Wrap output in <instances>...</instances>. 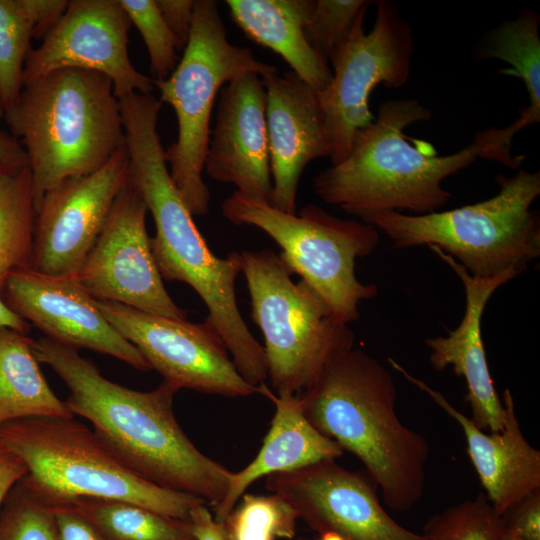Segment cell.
Segmentation results:
<instances>
[{
  "mask_svg": "<svg viewBox=\"0 0 540 540\" xmlns=\"http://www.w3.org/2000/svg\"><path fill=\"white\" fill-rule=\"evenodd\" d=\"M32 350L69 388L65 402L72 414L91 422L129 470L213 507L224 498L233 472L202 453L184 433L173 410L175 386L162 381L151 391L124 387L105 378L77 349L47 337L33 340Z\"/></svg>",
  "mask_w": 540,
  "mask_h": 540,
  "instance_id": "obj_1",
  "label": "cell"
},
{
  "mask_svg": "<svg viewBox=\"0 0 540 540\" xmlns=\"http://www.w3.org/2000/svg\"><path fill=\"white\" fill-rule=\"evenodd\" d=\"M297 397L309 422L362 462L387 507L405 512L419 502L430 447L398 417L396 385L381 362L352 348Z\"/></svg>",
  "mask_w": 540,
  "mask_h": 540,
  "instance_id": "obj_2",
  "label": "cell"
},
{
  "mask_svg": "<svg viewBox=\"0 0 540 540\" xmlns=\"http://www.w3.org/2000/svg\"><path fill=\"white\" fill-rule=\"evenodd\" d=\"M431 117L418 100L384 101L374 121L356 133L346 158L313 178L315 194L359 219L382 211L436 212L453 197L444 179L475 162L480 150L473 141L439 156L431 143L404 134Z\"/></svg>",
  "mask_w": 540,
  "mask_h": 540,
  "instance_id": "obj_3",
  "label": "cell"
},
{
  "mask_svg": "<svg viewBox=\"0 0 540 540\" xmlns=\"http://www.w3.org/2000/svg\"><path fill=\"white\" fill-rule=\"evenodd\" d=\"M3 118L27 154L35 210L48 190L99 170L126 146L113 82L93 70L63 68L24 84Z\"/></svg>",
  "mask_w": 540,
  "mask_h": 540,
  "instance_id": "obj_4",
  "label": "cell"
},
{
  "mask_svg": "<svg viewBox=\"0 0 540 540\" xmlns=\"http://www.w3.org/2000/svg\"><path fill=\"white\" fill-rule=\"evenodd\" d=\"M0 447L24 462L27 474L22 481L47 504L78 497L122 500L189 521L192 508L206 503L139 477L74 417H29L3 423Z\"/></svg>",
  "mask_w": 540,
  "mask_h": 540,
  "instance_id": "obj_5",
  "label": "cell"
},
{
  "mask_svg": "<svg viewBox=\"0 0 540 540\" xmlns=\"http://www.w3.org/2000/svg\"><path fill=\"white\" fill-rule=\"evenodd\" d=\"M493 197L424 215L382 211L360 221L386 234L397 248L436 246L476 277L514 270L519 274L540 255V221L531 209L540 194V173L519 169L498 176Z\"/></svg>",
  "mask_w": 540,
  "mask_h": 540,
  "instance_id": "obj_6",
  "label": "cell"
},
{
  "mask_svg": "<svg viewBox=\"0 0 540 540\" xmlns=\"http://www.w3.org/2000/svg\"><path fill=\"white\" fill-rule=\"evenodd\" d=\"M249 72L263 77L277 68L259 61L251 49L229 42L216 1H195L191 32L178 65L167 79L154 82L159 100L177 117L178 136L165 150V160L192 215L209 210L210 192L202 173L216 96L225 84Z\"/></svg>",
  "mask_w": 540,
  "mask_h": 540,
  "instance_id": "obj_7",
  "label": "cell"
},
{
  "mask_svg": "<svg viewBox=\"0 0 540 540\" xmlns=\"http://www.w3.org/2000/svg\"><path fill=\"white\" fill-rule=\"evenodd\" d=\"M242 269L251 299V318L260 328L267 372L277 395H298L326 365L354 345L318 294L293 273L274 250L244 251Z\"/></svg>",
  "mask_w": 540,
  "mask_h": 540,
  "instance_id": "obj_8",
  "label": "cell"
},
{
  "mask_svg": "<svg viewBox=\"0 0 540 540\" xmlns=\"http://www.w3.org/2000/svg\"><path fill=\"white\" fill-rule=\"evenodd\" d=\"M221 212L232 224L254 226L272 238L291 272L340 322L356 321L359 303L377 295V285L364 284L355 274L356 259L371 254L379 242V231L372 225L335 217L315 204L296 214L285 213L237 190L222 202Z\"/></svg>",
  "mask_w": 540,
  "mask_h": 540,
  "instance_id": "obj_9",
  "label": "cell"
},
{
  "mask_svg": "<svg viewBox=\"0 0 540 540\" xmlns=\"http://www.w3.org/2000/svg\"><path fill=\"white\" fill-rule=\"evenodd\" d=\"M375 5L371 30H364V11L329 59L333 68L330 84L317 91L331 135L332 165L346 158L356 133L374 121L369 105L373 89L380 84L399 88L410 77L414 52L410 24L397 4L379 0Z\"/></svg>",
  "mask_w": 540,
  "mask_h": 540,
  "instance_id": "obj_10",
  "label": "cell"
},
{
  "mask_svg": "<svg viewBox=\"0 0 540 540\" xmlns=\"http://www.w3.org/2000/svg\"><path fill=\"white\" fill-rule=\"evenodd\" d=\"M96 305L111 325L143 355L163 381L201 393L230 398L260 393L228 355L217 331L206 321L176 320L103 299Z\"/></svg>",
  "mask_w": 540,
  "mask_h": 540,
  "instance_id": "obj_11",
  "label": "cell"
},
{
  "mask_svg": "<svg viewBox=\"0 0 540 540\" xmlns=\"http://www.w3.org/2000/svg\"><path fill=\"white\" fill-rule=\"evenodd\" d=\"M335 460L270 474L266 490L281 497L318 540H424L386 512L365 471L348 470Z\"/></svg>",
  "mask_w": 540,
  "mask_h": 540,
  "instance_id": "obj_12",
  "label": "cell"
},
{
  "mask_svg": "<svg viewBox=\"0 0 540 540\" xmlns=\"http://www.w3.org/2000/svg\"><path fill=\"white\" fill-rule=\"evenodd\" d=\"M147 212L128 175L102 232L74 276L96 299L187 320L186 311L170 297L156 267L146 230Z\"/></svg>",
  "mask_w": 540,
  "mask_h": 540,
  "instance_id": "obj_13",
  "label": "cell"
},
{
  "mask_svg": "<svg viewBox=\"0 0 540 540\" xmlns=\"http://www.w3.org/2000/svg\"><path fill=\"white\" fill-rule=\"evenodd\" d=\"M131 21L120 0H70L42 44L31 48L24 64L23 85L63 68L100 72L113 82L121 99L151 94L154 81L137 71L128 56Z\"/></svg>",
  "mask_w": 540,
  "mask_h": 540,
  "instance_id": "obj_14",
  "label": "cell"
},
{
  "mask_svg": "<svg viewBox=\"0 0 540 540\" xmlns=\"http://www.w3.org/2000/svg\"><path fill=\"white\" fill-rule=\"evenodd\" d=\"M128 175L125 146L99 170L48 190L36 210L32 269L75 275L102 232Z\"/></svg>",
  "mask_w": 540,
  "mask_h": 540,
  "instance_id": "obj_15",
  "label": "cell"
},
{
  "mask_svg": "<svg viewBox=\"0 0 540 540\" xmlns=\"http://www.w3.org/2000/svg\"><path fill=\"white\" fill-rule=\"evenodd\" d=\"M8 306L46 337L74 349L111 355L151 370L140 351L104 317L95 298L74 275H50L32 268L11 272L1 287Z\"/></svg>",
  "mask_w": 540,
  "mask_h": 540,
  "instance_id": "obj_16",
  "label": "cell"
},
{
  "mask_svg": "<svg viewBox=\"0 0 540 540\" xmlns=\"http://www.w3.org/2000/svg\"><path fill=\"white\" fill-rule=\"evenodd\" d=\"M273 185L271 204L297 213L300 177L309 162L329 158L332 140L318 93L292 71L262 77Z\"/></svg>",
  "mask_w": 540,
  "mask_h": 540,
  "instance_id": "obj_17",
  "label": "cell"
},
{
  "mask_svg": "<svg viewBox=\"0 0 540 540\" xmlns=\"http://www.w3.org/2000/svg\"><path fill=\"white\" fill-rule=\"evenodd\" d=\"M204 170L212 179L271 204L266 90L259 74L245 73L220 90Z\"/></svg>",
  "mask_w": 540,
  "mask_h": 540,
  "instance_id": "obj_18",
  "label": "cell"
},
{
  "mask_svg": "<svg viewBox=\"0 0 540 540\" xmlns=\"http://www.w3.org/2000/svg\"><path fill=\"white\" fill-rule=\"evenodd\" d=\"M388 362L406 380L426 393L461 427L469 458L485 496L498 516H502L529 494L540 490V452L524 437L518 422L512 393H503V428L487 433L457 410L440 392L411 375L392 358Z\"/></svg>",
  "mask_w": 540,
  "mask_h": 540,
  "instance_id": "obj_19",
  "label": "cell"
},
{
  "mask_svg": "<svg viewBox=\"0 0 540 540\" xmlns=\"http://www.w3.org/2000/svg\"><path fill=\"white\" fill-rule=\"evenodd\" d=\"M461 280L465 291L463 318L447 336L428 338L429 361L436 371L451 367L467 386L470 419L481 430L498 433L503 428L504 407L491 377L481 332L486 304L502 285L519 275L514 270L490 278L470 275L467 270L436 246H428Z\"/></svg>",
  "mask_w": 540,
  "mask_h": 540,
  "instance_id": "obj_20",
  "label": "cell"
},
{
  "mask_svg": "<svg viewBox=\"0 0 540 540\" xmlns=\"http://www.w3.org/2000/svg\"><path fill=\"white\" fill-rule=\"evenodd\" d=\"M260 394L275 405V414L256 457L233 472L224 498L215 505L214 519L223 522L246 489L263 476L288 472L326 459L341 457L344 450L321 434L304 415L297 395H275L262 383Z\"/></svg>",
  "mask_w": 540,
  "mask_h": 540,
  "instance_id": "obj_21",
  "label": "cell"
},
{
  "mask_svg": "<svg viewBox=\"0 0 540 540\" xmlns=\"http://www.w3.org/2000/svg\"><path fill=\"white\" fill-rule=\"evenodd\" d=\"M540 17L532 10H524L513 20H507L489 30L477 45L479 59H498L511 68L503 71L520 78L525 85L529 104L519 109V117L504 128L490 127L479 131L474 141L481 158L498 161L519 168L524 156L512 155V140L522 129L540 122Z\"/></svg>",
  "mask_w": 540,
  "mask_h": 540,
  "instance_id": "obj_22",
  "label": "cell"
},
{
  "mask_svg": "<svg viewBox=\"0 0 540 540\" xmlns=\"http://www.w3.org/2000/svg\"><path fill=\"white\" fill-rule=\"evenodd\" d=\"M231 18L253 42L271 49L316 91L332 79L329 63L306 40L304 26L314 0H227Z\"/></svg>",
  "mask_w": 540,
  "mask_h": 540,
  "instance_id": "obj_23",
  "label": "cell"
},
{
  "mask_svg": "<svg viewBox=\"0 0 540 540\" xmlns=\"http://www.w3.org/2000/svg\"><path fill=\"white\" fill-rule=\"evenodd\" d=\"M32 342L0 328V425L29 417H74L43 376Z\"/></svg>",
  "mask_w": 540,
  "mask_h": 540,
  "instance_id": "obj_24",
  "label": "cell"
},
{
  "mask_svg": "<svg viewBox=\"0 0 540 540\" xmlns=\"http://www.w3.org/2000/svg\"><path fill=\"white\" fill-rule=\"evenodd\" d=\"M67 0H0V103L17 101L32 38H44L60 19Z\"/></svg>",
  "mask_w": 540,
  "mask_h": 540,
  "instance_id": "obj_25",
  "label": "cell"
},
{
  "mask_svg": "<svg viewBox=\"0 0 540 540\" xmlns=\"http://www.w3.org/2000/svg\"><path fill=\"white\" fill-rule=\"evenodd\" d=\"M59 504L80 513L107 540H195L189 521L170 518L134 503L78 497Z\"/></svg>",
  "mask_w": 540,
  "mask_h": 540,
  "instance_id": "obj_26",
  "label": "cell"
},
{
  "mask_svg": "<svg viewBox=\"0 0 540 540\" xmlns=\"http://www.w3.org/2000/svg\"><path fill=\"white\" fill-rule=\"evenodd\" d=\"M35 218L30 169L0 173V291L11 272L32 268Z\"/></svg>",
  "mask_w": 540,
  "mask_h": 540,
  "instance_id": "obj_27",
  "label": "cell"
},
{
  "mask_svg": "<svg viewBox=\"0 0 540 540\" xmlns=\"http://www.w3.org/2000/svg\"><path fill=\"white\" fill-rule=\"evenodd\" d=\"M297 515L279 496L243 494L223 521L229 540L293 539Z\"/></svg>",
  "mask_w": 540,
  "mask_h": 540,
  "instance_id": "obj_28",
  "label": "cell"
},
{
  "mask_svg": "<svg viewBox=\"0 0 540 540\" xmlns=\"http://www.w3.org/2000/svg\"><path fill=\"white\" fill-rule=\"evenodd\" d=\"M424 540H501L502 525L484 493L432 516L421 533Z\"/></svg>",
  "mask_w": 540,
  "mask_h": 540,
  "instance_id": "obj_29",
  "label": "cell"
},
{
  "mask_svg": "<svg viewBox=\"0 0 540 540\" xmlns=\"http://www.w3.org/2000/svg\"><path fill=\"white\" fill-rule=\"evenodd\" d=\"M0 540H58L50 505L20 479L0 508Z\"/></svg>",
  "mask_w": 540,
  "mask_h": 540,
  "instance_id": "obj_30",
  "label": "cell"
},
{
  "mask_svg": "<svg viewBox=\"0 0 540 540\" xmlns=\"http://www.w3.org/2000/svg\"><path fill=\"white\" fill-rule=\"evenodd\" d=\"M146 45L151 79H167L179 63L178 41L164 21L155 0H120Z\"/></svg>",
  "mask_w": 540,
  "mask_h": 540,
  "instance_id": "obj_31",
  "label": "cell"
},
{
  "mask_svg": "<svg viewBox=\"0 0 540 540\" xmlns=\"http://www.w3.org/2000/svg\"><path fill=\"white\" fill-rule=\"evenodd\" d=\"M375 1L314 0L304 26L312 49L328 63L333 52L346 41L358 16Z\"/></svg>",
  "mask_w": 540,
  "mask_h": 540,
  "instance_id": "obj_32",
  "label": "cell"
},
{
  "mask_svg": "<svg viewBox=\"0 0 540 540\" xmlns=\"http://www.w3.org/2000/svg\"><path fill=\"white\" fill-rule=\"evenodd\" d=\"M502 532L522 540H540V490L500 516Z\"/></svg>",
  "mask_w": 540,
  "mask_h": 540,
  "instance_id": "obj_33",
  "label": "cell"
},
{
  "mask_svg": "<svg viewBox=\"0 0 540 540\" xmlns=\"http://www.w3.org/2000/svg\"><path fill=\"white\" fill-rule=\"evenodd\" d=\"M50 507L58 540H107L89 520L73 508L63 504H51Z\"/></svg>",
  "mask_w": 540,
  "mask_h": 540,
  "instance_id": "obj_34",
  "label": "cell"
},
{
  "mask_svg": "<svg viewBox=\"0 0 540 540\" xmlns=\"http://www.w3.org/2000/svg\"><path fill=\"white\" fill-rule=\"evenodd\" d=\"M155 3L183 51L191 32L195 1L155 0Z\"/></svg>",
  "mask_w": 540,
  "mask_h": 540,
  "instance_id": "obj_35",
  "label": "cell"
},
{
  "mask_svg": "<svg viewBox=\"0 0 540 540\" xmlns=\"http://www.w3.org/2000/svg\"><path fill=\"white\" fill-rule=\"evenodd\" d=\"M189 524L195 540H229L223 522L214 519L206 503L197 504L192 508Z\"/></svg>",
  "mask_w": 540,
  "mask_h": 540,
  "instance_id": "obj_36",
  "label": "cell"
},
{
  "mask_svg": "<svg viewBox=\"0 0 540 540\" xmlns=\"http://www.w3.org/2000/svg\"><path fill=\"white\" fill-rule=\"evenodd\" d=\"M27 168L28 157L19 140L0 130V173L14 175Z\"/></svg>",
  "mask_w": 540,
  "mask_h": 540,
  "instance_id": "obj_37",
  "label": "cell"
},
{
  "mask_svg": "<svg viewBox=\"0 0 540 540\" xmlns=\"http://www.w3.org/2000/svg\"><path fill=\"white\" fill-rule=\"evenodd\" d=\"M26 474L24 462L14 453L0 447V508L11 489Z\"/></svg>",
  "mask_w": 540,
  "mask_h": 540,
  "instance_id": "obj_38",
  "label": "cell"
},
{
  "mask_svg": "<svg viewBox=\"0 0 540 540\" xmlns=\"http://www.w3.org/2000/svg\"><path fill=\"white\" fill-rule=\"evenodd\" d=\"M0 328L13 330L27 335L30 324L14 312L4 301L0 293Z\"/></svg>",
  "mask_w": 540,
  "mask_h": 540,
  "instance_id": "obj_39",
  "label": "cell"
},
{
  "mask_svg": "<svg viewBox=\"0 0 540 540\" xmlns=\"http://www.w3.org/2000/svg\"><path fill=\"white\" fill-rule=\"evenodd\" d=\"M501 540H522L520 538L505 534L502 532Z\"/></svg>",
  "mask_w": 540,
  "mask_h": 540,
  "instance_id": "obj_40",
  "label": "cell"
},
{
  "mask_svg": "<svg viewBox=\"0 0 540 540\" xmlns=\"http://www.w3.org/2000/svg\"><path fill=\"white\" fill-rule=\"evenodd\" d=\"M3 115H4V111L0 103V118L3 117Z\"/></svg>",
  "mask_w": 540,
  "mask_h": 540,
  "instance_id": "obj_41",
  "label": "cell"
},
{
  "mask_svg": "<svg viewBox=\"0 0 540 540\" xmlns=\"http://www.w3.org/2000/svg\"><path fill=\"white\" fill-rule=\"evenodd\" d=\"M297 540H306V539L299 538V539H297Z\"/></svg>",
  "mask_w": 540,
  "mask_h": 540,
  "instance_id": "obj_42",
  "label": "cell"
}]
</instances>
